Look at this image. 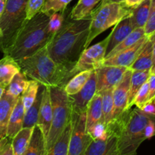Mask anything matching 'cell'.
<instances>
[{
  "label": "cell",
  "mask_w": 155,
  "mask_h": 155,
  "mask_svg": "<svg viewBox=\"0 0 155 155\" xmlns=\"http://www.w3.org/2000/svg\"><path fill=\"white\" fill-rule=\"evenodd\" d=\"M91 18V14L81 20H72L68 17L46 45L51 58L63 67L68 75L87 48Z\"/></svg>",
  "instance_id": "obj_1"
},
{
  "label": "cell",
  "mask_w": 155,
  "mask_h": 155,
  "mask_svg": "<svg viewBox=\"0 0 155 155\" xmlns=\"http://www.w3.org/2000/svg\"><path fill=\"white\" fill-rule=\"evenodd\" d=\"M50 16L49 14L40 12L27 21L4 55L18 61L46 46L54 36L49 30Z\"/></svg>",
  "instance_id": "obj_2"
},
{
  "label": "cell",
  "mask_w": 155,
  "mask_h": 155,
  "mask_svg": "<svg viewBox=\"0 0 155 155\" xmlns=\"http://www.w3.org/2000/svg\"><path fill=\"white\" fill-rule=\"evenodd\" d=\"M154 115L138 107L131 108L106 127L118 136L119 148L122 155H136L138 147L146 140V127Z\"/></svg>",
  "instance_id": "obj_3"
},
{
  "label": "cell",
  "mask_w": 155,
  "mask_h": 155,
  "mask_svg": "<svg viewBox=\"0 0 155 155\" xmlns=\"http://www.w3.org/2000/svg\"><path fill=\"white\" fill-rule=\"evenodd\" d=\"M17 62L27 78L43 86H64L67 83L68 71L51 58L46 46Z\"/></svg>",
  "instance_id": "obj_4"
},
{
  "label": "cell",
  "mask_w": 155,
  "mask_h": 155,
  "mask_svg": "<svg viewBox=\"0 0 155 155\" xmlns=\"http://www.w3.org/2000/svg\"><path fill=\"white\" fill-rule=\"evenodd\" d=\"M28 0H6L5 10L0 16V51L5 53L15 42V38L27 22Z\"/></svg>",
  "instance_id": "obj_5"
},
{
  "label": "cell",
  "mask_w": 155,
  "mask_h": 155,
  "mask_svg": "<svg viewBox=\"0 0 155 155\" xmlns=\"http://www.w3.org/2000/svg\"><path fill=\"white\" fill-rule=\"evenodd\" d=\"M100 5L91 12V22L89 27V35L86 47L88 48L94 38L103 31L113 27L121 21L129 18L132 8L126 7L122 3L102 0Z\"/></svg>",
  "instance_id": "obj_6"
},
{
  "label": "cell",
  "mask_w": 155,
  "mask_h": 155,
  "mask_svg": "<svg viewBox=\"0 0 155 155\" xmlns=\"http://www.w3.org/2000/svg\"><path fill=\"white\" fill-rule=\"evenodd\" d=\"M48 88L53 109V119L46 142V152L71 122L72 112L69 96L64 90V86H48Z\"/></svg>",
  "instance_id": "obj_7"
},
{
  "label": "cell",
  "mask_w": 155,
  "mask_h": 155,
  "mask_svg": "<svg viewBox=\"0 0 155 155\" xmlns=\"http://www.w3.org/2000/svg\"><path fill=\"white\" fill-rule=\"evenodd\" d=\"M109 36L98 43L87 48L82 52L74 68L68 75V81L78 73L85 71H94L103 65L106 56Z\"/></svg>",
  "instance_id": "obj_8"
},
{
  "label": "cell",
  "mask_w": 155,
  "mask_h": 155,
  "mask_svg": "<svg viewBox=\"0 0 155 155\" xmlns=\"http://www.w3.org/2000/svg\"><path fill=\"white\" fill-rule=\"evenodd\" d=\"M87 112L78 114L71 112V131L68 155H82L93 139L86 129Z\"/></svg>",
  "instance_id": "obj_9"
},
{
  "label": "cell",
  "mask_w": 155,
  "mask_h": 155,
  "mask_svg": "<svg viewBox=\"0 0 155 155\" xmlns=\"http://www.w3.org/2000/svg\"><path fill=\"white\" fill-rule=\"evenodd\" d=\"M128 68L102 65L95 69L97 74V93L114 89L123 78Z\"/></svg>",
  "instance_id": "obj_10"
},
{
  "label": "cell",
  "mask_w": 155,
  "mask_h": 155,
  "mask_svg": "<svg viewBox=\"0 0 155 155\" xmlns=\"http://www.w3.org/2000/svg\"><path fill=\"white\" fill-rule=\"evenodd\" d=\"M97 93V74L95 70L92 71L90 78L81 89L73 95H70L72 113L80 114L87 111L88 104Z\"/></svg>",
  "instance_id": "obj_11"
},
{
  "label": "cell",
  "mask_w": 155,
  "mask_h": 155,
  "mask_svg": "<svg viewBox=\"0 0 155 155\" xmlns=\"http://www.w3.org/2000/svg\"><path fill=\"white\" fill-rule=\"evenodd\" d=\"M148 39L149 37L144 36L135 45L105 59L103 65L123 67V68H126L129 69L131 65L135 61V59L137 58L142 48H144V45L147 42Z\"/></svg>",
  "instance_id": "obj_12"
},
{
  "label": "cell",
  "mask_w": 155,
  "mask_h": 155,
  "mask_svg": "<svg viewBox=\"0 0 155 155\" xmlns=\"http://www.w3.org/2000/svg\"><path fill=\"white\" fill-rule=\"evenodd\" d=\"M132 73L131 70L128 69L121 81L113 89L112 96L114 101V117L112 121L118 119L124 112L129 110L128 104Z\"/></svg>",
  "instance_id": "obj_13"
},
{
  "label": "cell",
  "mask_w": 155,
  "mask_h": 155,
  "mask_svg": "<svg viewBox=\"0 0 155 155\" xmlns=\"http://www.w3.org/2000/svg\"><path fill=\"white\" fill-rule=\"evenodd\" d=\"M109 134L105 139H94L82 155H122L118 145V136L108 130Z\"/></svg>",
  "instance_id": "obj_14"
},
{
  "label": "cell",
  "mask_w": 155,
  "mask_h": 155,
  "mask_svg": "<svg viewBox=\"0 0 155 155\" xmlns=\"http://www.w3.org/2000/svg\"><path fill=\"white\" fill-rule=\"evenodd\" d=\"M52 119H53V109H52L51 100H50V90L48 86H44L36 126H38L42 131L46 139V142L51 127Z\"/></svg>",
  "instance_id": "obj_15"
},
{
  "label": "cell",
  "mask_w": 155,
  "mask_h": 155,
  "mask_svg": "<svg viewBox=\"0 0 155 155\" xmlns=\"http://www.w3.org/2000/svg\"><path fill=\"white\" fill-rule=\"evenodd\" d=\"M18 97L10 95L5 91L0 98V139L7 137V129L12 112Z\"/></svg>",
  "instance_id": "obj_16"
},
{
  "label": "cell",
  "mask_w": 155,
  "mask_h": 155,
  "mask_svg": "<svg viewBox=\"0 0 155 155\" xmlns=\"http://www.w3.org/2000/svg\"><path fill=\"white\" fill-rule=\"evenodd\" d=\"M132 25H131L130 19L126 18L119 22L114 26L113 29L109 35V40H108L107 47H106V56L117 46L120 42H122L129 34L132 32ZM105 56V57H106Z\"/></svg>",
  "instance_id": "obj_17"
},
{
  "label": "cell",
  "mask_w": 155,
  "mask_h": 155,
  "mask_svg": "<svg viewBox=\"0 0 155 155\" xmlns=\"http://www.w3.org/2000/svg\"><path fill=\"white\" fill-rule=\"evenodd\" d=\"M87 132L89 133L97 124L103 122V110H102V95L96 93L94 98L88 104L87 108Z\"/></svg>",
  "instance_id": "obj_18"
},
{
  "label": "cell",
  "mask_w": 155,
  "mask_h": 155,
  "mask_svg": "<svg viewBox=\"0 0 155 155\" xmlns=\"http://www.w3.org/2000/svg\"><path fill=\"white\" fill-rule=\"evenodd\" d=\"M24 115H25V111H24V104L21 95L18 97V100L12 110L8 124L7 138L11 140L23 128Z\"/></svg>",
  "instance_id": "obj_19"
},
{
  "label": "cell",
  "mask_w": 155,
  "mask_h": 155,
  "mask_svg": "<svg viewBox=\"0 0 155 155\" xmlns=\"http://www.w3.org/2000/svg\"><path fill=\"white\" fill-rule=\"evenodd\" d=\"M153 67V47L152 40L149 38L137 58L129 68L132 71H150Z\"/></svg>",
  "instance_id": "obj_20"
},
{
  "label": "cell",
  "mask_w": 155,
  "mask_h": 155,
  "mask_svg": "<svg viewBox=\"0 0 155 155\" xmlns=\"http://www.w3.org/2000/svg\"><path fill=\"white\" fill-rule=\"evenodd\" d=\"M21 71L16 61L9 55H5L0 60V84L7 87L13 77Z\"/></svg>",
  "instance_id": "obj_21"
},
{
  "label": "cell",
  "mask_w": 155,
  "mask_h": 155,
  "mask_svg": "<svg viewBox=\"0 0 155 155\" xmlns=\"http://www.w3.org/2000/svg\"><path fill=\"white\" fill-rule=\"evenodd\" d=\"M34 127H23L12 139L15 155H24L27 151Z\"/></svg>",
  "instance_id": "obj_22"
},
{
  "label": "cell",
  "mask_w": 155,
  "mask_h": 155,
  "mask_svg": "<svg viewBox=\"0 0 155 155\" xmlns=\"http://www.w3.org/2000/svg\"><path fill=\"white\" fill-rule=\"evenodd\" d=\"M150 0H144L140 5L133 8L129 16L132 29L144 28L148 19Z\"/></svg>",
  "instance_id": "obj_23"
},
{
  "label": "cell",
  "mask_w": 155,
  "mask_h": 155,
  "mask_svg": "<svg viewBox=\"0 0 155 155\" xmlns=\"http://www.w3.org/2000/svg\"><path fill=\"white\" fill-rule=\"evenodd\" d=\"M24 155H46V142L42 131L35 126L30 144Z\"/></svg>",
  "instance_id": "obj_24"
},
{
  "label": "cell",
  "mask_w": 155,
  "mask_h": 155,
  "mask_svg": "<svg viewBox=\"0 0 155 155\" xmlns=\"http://www.w3.org/2000/svg\"><path fill=\"white\" fill-rule=\"evenodd\" d=\"M150 75V71H132L130 79V88H129V97L128 109L132 107L134 98L141 86L147 81Z\"/></svg>",
  "instance_id": "obj_25"
},
{
  "label": "cell",
  "mask_w": 155,
  "mask_h": 155,
  "mask_svg": "<svg viewBox=\"0 0 155 155\" xmlns=\"http://www.w3.org/2000/svg\"><path fill=\"white\" fill-rule=\"evenodd\" d=\"M71 131V122L67 125L53 146L47 151L46 155H68V146H69Z\"/></svg>",
  "instance_id": "obj_26"
},
{
  "label": "cell",
  "mask_w": 155,
  "mask_h": 155,
  "mask_svg": "<svg viewBox=\"0 0 155 155\" xmlns=\"http://www.w3.org/2000/svg\"><path fill=\"white\" fill-rule=\"evenodd\" d=\"M43 88L44 86L40 85L34 102L33 103L31 107L26 111L25 115H24L23 127H34L37 124L38 115H39L41 101H42Z\"/></svg>",
  "instance_id": "obj_27"
},
{
  "label": "cell",
  "mask_w": 155,
  "mask_h": 155,
  "mask_svg": "<svg viewBox=\"0 0 155 155\" xmlns=\"http://www.w3.org/2000/svg\"><path fill=\"white\" fill-rule=\"evenodd\" d=\"M102 0H78L71 10L69 18L72 20H81L89 16L99 2Z\"/></svg>",
  "instance_id": "obj_28"
},
{
  "label": "cell",
  "mask_w": 155,
  "mask_h": 155,
  "mask_svg": "<svg viewBox=\"0 0 155 155\" xmlns=\"http://www.w3.org/2000/svg\"><path fill=\"white\" fill-rule=\"evenodd\" d=\"M93 71H85L78 73L70 79L64 86V90L68 96L78 92L88 82Z\"/></svg>",
  "instance_id": "obj_29"
},
{
  "label": "cell",
  "mask_w": 155,
  "mask_h": 155,
  "mask_svg": "<svg viewBox=\"0 0 155 155\" xmlns=\"http://www.w3.org/2000/svg\"><path fill=\"white\" fill-rule=\"evenodd\" d=\"M112 92L113 89H109L100 92L102 95L103 122L106 127L112 122L114 117V101Z\"/></svg>",
  "instance_id": "obj_30"
},
{
  "label": "cell",
  "mask_w": 155,
  "mask_h": 155,
  "mask_svg": "<svg viewBox=\"0 0 155 155\" xmlns=\"http://www.w3.org/2000/svg\"><path fill=\"white\" fill-rule=\"evenodd\" d=\"M28 83L29 80L27 76L22 71H20L13 77L5 91L13 96L19 97L27 89Z\"/></svg>",
  "instance_id": "obj_31"
},
{
  "label": "cell",
  "mask_w": 155,
  "mask_h": 155,
  "mask_svg": "<svg viewBox=\"0 0 155 155\" xmlns=\"http://www.w3.org/2000/svg\"><path fill=\"white\" fill-rule=\"evenodd\" d=\"M145 36V33H144V28H137L132 30V33L124 39L122 42H120L115 48H114L105 57V59L107 58L110 57V56L113 55V54H116V53L119 52V51H122V50L126 49L127 48H129L132 45H135L137 42L142 39L144 36Z\"/></svg>",
  "instance_id": "obj_32"
},
{
  "label": "cell",
  "mask_w": 155,
  "mask_h": 155,
  "mask_svg": "<svg viewBox=\"0 0 155 155\" xmlns=\"http://www.w3.org/2000/svg\"><path fill=\"white\" fill-rule=\"evenodd\" d=\"M40 85L41 84H40L38 82L35 81V80H29L28 86H27L25 91H24L22 93V95H21V98H22V101L23 104H24V111H25V113L26 111L31 107L33 103L34 102Z\"/></svg>",
  "instance_id": "obj_33"
},
{
  "label": "cell",
  "mask_w": 155,
  "mask_h": 155,
  "mask_svg": "<svg viewBox=\"0 0 155 155\" xmlns=\"http://www.w3.org/2000/svg\"><path fill=\"white\" fill-rule=\"evenodd\" d=\"M71 1L72 0H46L40 12L49 15L55 12H64Z\"/></svg>",
  "instance_id": "obj_34"
},
{
  "label": "cell",
  "mask_w": 155,
  "mask_h": 155,
  "mask_svg": "<svg viewBox=\"0 0 155 155\" xmlns=\"http://www.w3.org/2000/svg\"><path fill=\"white\" fill-rule=\"evenodd\" d=\"M65 12H55L50 15L49 21V30L53 35L57 33L59 29L62 27L65 21Z\"/></svg>",
  "instance_id": "obj_35"
},
{
  "label": "cell",
  "mask_w": 155,
  "mask_h": 155,
  "mask_svg": "<svg viewBox=\"0 0 155 155\" xmlns=\"http://www.w3.org/2000/svg\"><path fill=\"white\" fill-rule=\"evenodd\" d=\"M148 92H149V85L148 82H145L141 86V89L138 90L134 98L132 105H135L136 107L139 109H142V107L145 105L148 100Z\"/></svg>",
  "instance_id": "obj_36"
},
{
  "label": "cell",
  "mask_w": 155,
  "mask_h": 155,
  "mask_svg": "<svg viewBox=\"0 0 155 155\" xmlns=\"http://www.w3.org/2000/svg\"><path fill=\"white\" fill-rule=\"evenodd\" d=\"M145 36L150 37L155 33V0H150L148 19L144 27Z\"/></svg>",
  "instance_id": "obj_37"
},
{
  "label": "cell",
  "mask_w": 155,
  "mask_h": 155,
  "mask_svg": "<svg viewBox=\"0 0 155 155\" xmlns=\"http://www.w3.org/2000/svg\"><path fill=\"white\" fill-rule=\"evenodd\" d=\"M46 0H28L27 4V20L31 19L40 12Z\"/></svg>",
  "instance_id": "obj_38"
},
{
  "label": "cell",
  "mask_w": 155,
  "mask_h": 155,
  "mask_svg": "<svg viewBox=\"0 0 155 155\" xmlns=\"http://www.w3.org/2000/svg\"><path fill=\"white\" fill-rule=\"evenodd\" d=\"M147 82H148L149 85L148 100H147V101H153V100H155V74H150Z\"/></svg>",
  "instance_id": "obj_39"
},
{
  "label": "cell",
  "mask_w": 155,
  "mask_h": 155,
  "mask_svg": "<svg viewBox=\"0 0 155 155\" xmlns=\"http://www.w3.org/2000/svg\"><path fill=\"white\" fill-rule=\"evenodd\" d=\"M0 155H15L12 145V140L9 139V142L5 144L4 147L0 151Z\"/></svg>",
  "instance_id": "obj_40"
},
{
  "label": "cell",
  "mask_w": 155,
  "mask_h": 155,
  "mask_svg": "<svg viewBox=\"0 0 155 155\" xmlns=\"http://www.w3.org/2000/svg\"><path fill=\"white\" fill-rule=\"evenodd\" d=\"M144 1V0H123V2L122 3L126 7L133 9L138 7V5H140Z\"/></svg>",
  "instance_id": "obj_41"
},
{
  "label": "cell",
  "mask_w": 155,
  "mask_h": 155,
  "mask_svg": "<svg viewBox=\"0 0 155 155\" xmlns=\"http://www.w3.org/2000/svg\"><path fill=\"white\" fill-rule=\"evenodd\" d=\"M149 38L152 40V47H153V67H152L153 68L155 66V33Z\"/></svg>",
  "instance_id": "obj_42"
},
{
  "label": "cell",
  "mask_w": 155,
  "mask_h": 155,
  "mask_svg": "<svg viewBox=\"0 0 155 155\" xmlns=\"http://www.w3.org/2000/svg\"><path fill=\"white\" fill-rule=\"evenodd\" d=\"M6 0H0V16L3 13L5 10V7Z\"/></svg>",
  "instance_id": "obj_43"
},
{
  "label": "cell",
  "mask_w": 155,
  "mask_h": 155,
  "mask_svg": "<svg viewBox=\"0 0 155 155\" xmlns=\"http://www.w3.org/2000/svg\"><path fill=\"white\" fill-rule=\"evenodd\" d=\"M9 138H4V139H0V150L5 145V144L9 142Z\"/></svg>",
  "instance_id": "obj_44"
},
{
  "label": "cell",
  "mask_w": 155,
  "mask_h": 155,
  "mask_svg": "<svg viewBox=\"0 0 155 155\" xmlns=\"http://www.w3.org/2000/svg\"><path fill=\"white\" fill-rule=\"evenodd\" d=\"M5 89V87L4 86H2V85L0 84V98H1L2 95H3V93H4Z\"/></svg>",
  "instance_id": "obj_45"
},
{
  "label": "cell",
  "mask_w": 155,
  "mask_h": 155,
  "mask_svg": "<svg viewBox=\"0 0 155 155\" xmlns=\"http://www.w3.org/2000/svg\"><path fill=\"white\" fill-rule=\"evenodd\" d=\"M103 1H107V2H119L122 3L123 0H103Z\"/></svg>",
  "instance_id": "obj_46"
},
{
  "label": "cell",
  "mask_w": 155,
  "mask_h": 155,
  "mask_svg": "<svg viewBox=\"0 0 155 155\" xmlns=\"http://www.w3.org/2000/svg\"><path fill=\"white\" fill-rule=\"evenodd\" d=\"M150 74H155V66L153 67V68H152L151 70H150Z\"/></svg>",
  "instance_id": "obj_47"
},
{
  "label": "cell",
  "mask_w": 155,
  "mask_h": 155,
  "mask_svg": "<svg viewBox=\"0 0 155 155\" xmlns=\"http://www.w3.org/2000/svg\"><path fill=\"white\" fill-rule=\"evenodd\" d=\"M2 36V32L1 29H0V39H1Z\"/></svg>",
  "instance_id": "obj_48"
},
{
  "label": "cell",
  "mask_w": 155,
  "mask_h": 155,
  "mask_svg": "<svg viewBox=\"0 0 155 155\" xmlns=\"http://www.w3.org/2000/svg\"><path fill=\"white\" fill-rule=\"evenodd\" d=\"M0 151H1V150H0Z\"/></svg>",
  "instance_id": "obj_49"
}]
</instances>
